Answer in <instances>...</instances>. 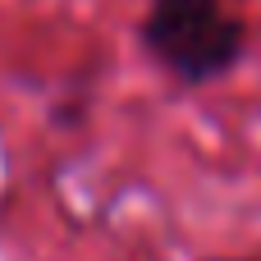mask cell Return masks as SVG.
Wrapping results in <instances>:
<instances>
[{"instance_id": "1", "label": "cell", "mask_w": 261, "mask_h": 261, "mask_svg": "<svg viewBox=\"0 0 261 261\" xmlns=\"http://www.w3.org/2000/svg\"><path fill=\"white\" fill-rule=\"evenodd\" d=\"M138 41L174 83L206 87L243 60L248 28L225 9V0H147Z\"/></svg>"}, {"instance_id": "2", "label": "cell", "mask_w": 261, "mask_h": 261, "mask_svg": "<svg viewBox=\"0 0 261 261\" xmlns=\"http://www.w3.org/2000/svg\"><path fill=\"white\" fill-rule=\"evenodd\" d=\"M202 261H261V257H202Z\"/></svg>"}]
</instances>
